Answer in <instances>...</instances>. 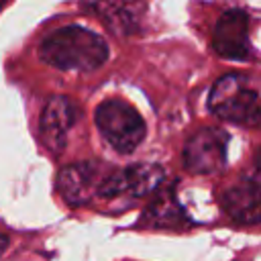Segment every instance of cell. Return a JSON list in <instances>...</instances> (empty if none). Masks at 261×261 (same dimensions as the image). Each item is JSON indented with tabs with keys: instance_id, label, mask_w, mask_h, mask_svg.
<instances>
[{
	"instance_id": "cell-1",
	"label": "cell",
	"mask_w": 261,
	"mask_h": 261,
	"mask_svg": "<svg viewBox=\"0 0 261 261\" xmlns=\"http://www.w3.org/2000/svg\"><path fill=\"white\" fill-rule=\"evenodd\" d=\"M39 57L63 71H90L108 59V45L98 33L80 24H67L41 43Z\"/></svg>"
},
{
	"instance_id": "cell-2",
	"label": "cell",
	"mask_w": 261,
	"mask_h": 261,
	"mask_svg": "<svg viewBox=\"0 0 261 261\" xmlns=\"http://www.w3.org/2000/svg\"><path fill=\"white\" fill-rule=\"evenodd\" d=\"M208 108L222 120L261 126V90L247 75L226 73L218 77L210 90Z\"/></svg>"
},
{
	"instance_id": "cell-3",
	"label": "cell",
	"mask_w": 261,
	"mask_h": 261,
	"mask_svg": "<svg viewBox=\"0 0 261 261\" xmlns=\"http://www.w3.org/2000/svg\"><path fill=\"white\" fill-rule=\"evenodd\" d=\"M96 126L118 153H133L145 139L143 116L124 100H104L96 108Z\"/></svg>"
},
{
	"instance_id": "cell-4",
	"label": "cell",
	"mask_w": 261,
	"mask_h": 261,
	"mask_svg": "<svg viewBox=\"0 0 261 261\" xmlns=\"http://www.w3.org/2000/svg\"><path fill=\"white\" fill-rule=\"evenodd\" d=\"M165 171L163 167L155 163H139L124 169H116L110 173H104L100 186H98V198H141L145 194L155 192L163 184Z\"/></svg>"
},
{
	"instance_id": "cell-5",
	"label": "cell",
	"mask_w": 261,
	"mask_h": 261,
	"mask_svg": "<svg viewBox=\"0 0 261 261\" xmlns=\"http://www.w3.org/2000/svg\"><path fill=\"white\" fill-rule=\"evenodd\" d=\"M228 133L222 128H200L184 147V167L192 173H216L226 163Z\"/></svg>"
},
{
	"instance_id": "cell-6",
	"label": "cell",
	"mask_w": 261,
	"mask_h": 261,
	"mask_svg": "<svg viewBox=\"0 0 261 261\" xmlns=\"http://www.w3.org/2000/svg\"><path fill=\"white\" fill-rule=\"evenodd\" d=\"M212 47L224 59H245L249 55V16L239 8L222 12L214 27Z\"/></svg>"
},
{
	"instance_id": "cell-7",
	"label": "cell",
	"mask_w": 261,
	"mask_h": 261,
	"mask_svg": "<svg viewBox=\"0 0 261 261\" xmlns=\"http://www.w3.org/2000/svg\"><path fill=\"white\" fill-rule=\"evenodd\" d=\"M220 204L224 212L241 224L261 222V179L253 173L245 175L222 192Z\"/></svg>"
},
{
	"instance_id": "cell-8",
	"label": "cell",
	"mask_w": 261,
	"mask_h": 261,
	"mask_svg": "<svg viewBox=\"0 0 261 261\" xmlns=\"http://www.w3.org/2000/svg\"><path fill=\"white\" fill-rule=\"evenodd\" d=\"M77 118V108L73 106V102L65 96H53L43 114H41V122H39V130H41V141L43 145L53 153L59 155L65 147V139L67 133L71 128V124Z\"/></svg>"
},
{
	"instance_id": "cell-9",
	"label": "cell",
	"mask_w": 261,
	"mask_h": 261,
	"mask_svg": "<svg viewBox=\"0 0 261 261\" xmlns=\"http://www.w3.org/2000/svg\"><path fill=\"white\" fill-rule=\"evenodd\" d=\"M102 177L104 173H100L96 163H90V161L73 163L61 169L57 177V190L69 206H82L90 202L92 196L98 194V186Z\"/></svg>"
},
{
	"instance_id": "cell-10",
	"label": "cell",
	"mask_w": 261,
	"mask_h": 261,
	"mask_svg": "<svg viewBox=\"0 0 261 261\" xmlns=\"http://www.w3.org/2000/svg\"><path fill=\"white\" fill-rule=\"evenodd\" d=\"M90 8L96 10L102 22L116 35H130L139 24L135 14L137 6L130 4H92Z\"/></svg>"
},
{
	"instance_id": "cell-11",
	"label": "cell",
	"mask_w": 261,
	"mask_h": 261,
	"mask_svg": "<svg viewBox=\"0 0 261 261\" xmlns=\"http://www.w3.org/2000/svg\"><path fill=\"white\" fill-rule=\"evenodd\" d=\"M253 175L261 179V149H259V151H257V155H255V167H253Z\"/></svg>"
},
{
	"instance_id": "cell-12",
	"label": "cell",
	"mask_w": 261,
	"mask_h": 261,
	"mask_svg": "<svg viewBox=\"0 0 261 261\" xmlns=\"http://www.w3.org/2000/svg\"><path fill=\"white\" fill-rule=\"evenodd\" d=\"M6 247H8V239H6L4 234H0V257L4 255V251H6Z\"/></svg>"
}]
</instances>
